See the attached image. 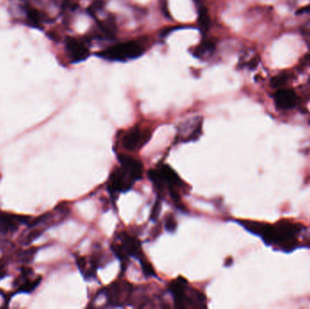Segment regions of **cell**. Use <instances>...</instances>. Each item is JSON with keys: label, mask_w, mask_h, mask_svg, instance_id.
<instances>
[{"label": "cell", "mask_w": 310, "mask_h": 309, "mask_svg": "<svg viewBox=\"0 0 310 309\" xmlns=\"http://www.w3.org/2000/svg\"><path fill=\"white\" fill-rule=\"evenodd\" d=\"M237 222L250 233L260 237L267 245H273L284 251H291L297 247L298 237L303 229L302 225L289 221L275 225L251 220H237Z\"/></svg>", "instance_id": "6da1fadb"}, {"label": "cell", "mask_w": 310, "mask_h": 309, "mask_svg": "<svg viewBox=\"0 0 310 309\" xmlns=\"http://www.w3.org/2000/svg\"><path fill=\"white\" fill-rule=\"evenodd\" d=\"M117 160L119 165L111 172L106 183L107 191L112 196L131 191L144 173L142 162L128 153L119 152Z\"/></svg>", "instance_id": "7a4b0ae2"}, {"label": "cell", "mask_w": 310, "mask_h": 309, "mask_svg": "<svg viewBox=\"0 0 310 309\" xmlns=\"http://www.w3.org/2000/svg\"><path fill=\"white\" fill-rule=\"evenodd\" d=\"M148 177L153 183L157 198L163 200L169 196L177 206L182 202V197L188 193V184L182 180L173 168L165 163H160L149 171Z\"/></svg>", "instance_id": "3957f363"}, {"label": "cell", "mask_w": 310, "mask_h": 309, "mask_svg": "<svg viewBox=\"0 0 310 309\" xmlns=\"http://www.w3.org/2000/svg\"><path fill=\"white\" fill-rule=\"evenodd\" d=\"M110 247L112 253L120 260L122 268L127 267L130 259H137L142 267V273L145 275V277H156L152 264L150 263L142 251V243L139 238L126 231H120L112 238Z\"/></svg>", "instance_id": "277c9868"}, {"label": "cell", "mask_w": 310, "mask_h": 309, "mask_svg": "<svg viewBox=\"0 0 310 309\" xmlns=\"http://www.w3.org/2000/svg\"><path fill=\"white\" fill-rule=\"evenodd\" d=\"M169 292L177 309H206L207 298L201 290L194 288L183 277L173 279L169 284Z\"/></svg>", "instance_id": "5b68a950"}, {"label": "cell", "mask_w": 310, "mask_h": 309, "mask_svg": "<svg viewBox=\"0 0 310 309\" xmlns=\"http://www.w3.org/2000/svg\"><path fill=\"white\" fill-rule=\"evenodd\" d=\"M153 128L137 124L122 130L117 134L116 142L119 149L123 153H132L141 151L143 146L147 144L153 136Z\"/></svg>", "instance_id": "8992f818"}, {"label": "cell", "mask_w": 310, "mask_h": 309, "mask_svg": "<svg viewBox=\"0 0 310 309\" xmlns=\"http://www.w3.org/2000/svg\"><path fill=\"white\" fill-rule=\"evenodd\" d=\"M134 285L125 279H119L103 289L105 302L112 308L131 307Z\"/></svg>", "instance_id": "52a82bcc"}, {"label": "cell", "mask_w": 310, "mask_h": 309, "mask_svg": "<svg viewBox=\"0 0 310 309\" xmlns=\"http://www.w3.org/2000/svg\"><path fill=\"white\" fill-rule=\"evenodd\" d=\"M144 47L138 41L131 40L110 46L98 53V56L108 61L124 62L142 56Z\"/></svg>", "instance_id": "ba28073f"}, {"label": "cell", "mask_w": 310, "mask_h": 309, "mask_svg": "<svg viewBox=\"0 0 310 309\" xmlns=\"http://www.w3.org/2000/svg\"><path fill=\"white\" fill-rule=\"evenodd\" d=\"M106 259L105 254H102V251L97 250L89 257L77 256L76 262L84 279L87 281H92L97 279V269L102 268L106 264Z\"/></svg>", "instance_id": "9c48e42d"}, {"label": "cell", "mask_w": 310, "mask_h": 309, "mask_svg": "<svg viewBox=\"0 0 310 309\" xmlns=\"http://www.w3.org/2000/svg\"><path fill=\"white\" fill-rule=\"evenodd\" d=\"M204 118L202 116H195L189 118L184 122L179 124L177 127V134L175 142H196L203 134Z\"/></svg>", "instance_id": "30bf717a"}, {"label": "cell", "mask_w": 310, "mask_h": 309, "mask_svg": "<svg viewBox=\"0 0 310 309\" xmlns=\"http://www.w3.org/2000/svg\"><path fill=\"white\" fill-rule=\"evenodd\" d=\"M66 53L73 63L85 61L90 55V50L87 45L81 40L69 38L66 41Z\"/></svg>", "instance_id": "8fae6325"}, {"label": "cell", "mask_w": 310, "mask_h": 309, "mask_svg": "<svg viewBox=\"0 0 310 309\" xmlns=\"http://www.w3.org/2000/svg\"><path fill=\"white\" fill-rule=\"evenodd\" d=\"M274 102L277 108L286 111L296 106L298 97L293 90L280 89L275 93Z\"/></svg>", "instance_id": "7c38bea8"}, {"label": "cell", "mask_w": 310, "mask_h": 309, "mask_svg": "<svg viewBox=\"0 0 310 309\" xmlns=\"http://www.w3.org/2000/svg\"><path fill=\"white\" fill-rule=\"evenodd\" d=\"M215 48H216V46H215L213 41L205 39L194 48L193 54L195 57H197L199 59H206L207 60L213 55Z\"/></svg>", "instance_id": "4fadbf2b"}, {"label": "cell", "mask_w": 310, "mask_h": 309, "mask_svg": "<svg viewBox=\"0 0 310 309\" xmlns=\"http://www.w3.org/2000/svg\"><path fill=\"white\" fill-rule=\"evenodd\" d=\"M198 24L202 33H207L210 25V19L208 16L207 9L204 5H198Z\"/></svg>", "instance_id": "5bb4252c"}, {"label": "cell", "mask_w": 310, "mask_h": 309, "mask_svg": "<svg viewBox=\"0 0 310 309\" xmlns=\"http://www.w3.org/2000/svg\"><path fill=\"white\" fill-rule=\"evenodd\" d=\"M41 279H36L35 281H31L29 279H26L22 284L19 286V292L21 293H31L33 292L36 287L40 284Z\"/></svg>", "instance_id": "9a60e30c"}, {"label": "cell", "mask_w": 310, "mask_h": 309, "mask_svg": "<svg viewBox=\"0 0 310 309\" xmlns=\"http://www.w3.org/2000/svg\"><path fill=\"white\" fill-rule=\"evenodd\" d=\"M103 6H104V1L103 0H95V2L89 7V13L94 16V15H96L97 12L102 10Z\"/></svg>", "instance_id": "2e32d148"}, {"label": "cell", "mask_w": 310, "mask_h": 309, "mask_svg": "<svg viewBox=\"0 0 310 309\" xmlns=\"http://www.w3.org/2000/svg\"><path fill=\"white\" fill-rule=\"evenodd\" d=\"M176 228H177V221L172 215H170L165 221V228L169 232H174Z\"/></svg>", "instance_id": "e0dca14e"}, {"label": "cell", "mask_w": 310, "mask_h": 309, "mask_svg": "<svg viewBox=\"0 0 310 309\" xmlns=\"http://www.w3.org/2000/svg\"><path fill=\"white\" fill-rule=\"evenodd\" d=\"M298 15H303V14H310V4L306 5L304 7H301L300 10L297 12Z\"/></svg>", "instance_id": "ac0fdd59"}, {"label": "cell", "mask_w": 310, "mask_h": 309, "mask_svg": "<svg viewBox=\"0 0 310 309\" xmlns=\"http://www.w3.org/2000/svg\"><path fill=\"white\" fill-rule=\"evenodd\" d=\"M305 36L307 37V39L309 40V44L310 45V27L309 29H307L305 31Z\"/></svg>", "instance_id": "d6986e66"}]
</instances>
